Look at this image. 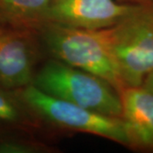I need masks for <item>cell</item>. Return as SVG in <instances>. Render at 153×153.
<instances>
[{
	"label": "cell",
	"mask_w": 153,
	"mask_h": 153,
	"mask_svg": "<svg viewBox=\"0 0 153 153\" xmlns=\"http://www.w3.org/2000/svg\"><path fill=\"white\" fill-rule=\"evenodd\" d=\"M45 55L105 79L120 94L125 88L111 56L102 29L89 30L53 22L37 25Z\"/></svg>",
	"instance_id": "cell-1"
},
{
	"label": "cell",
	"mask_w": 153,
	"mask_h": 153,
	"mask_svg": "<svg viewBox=\"0 0 153 153\" xmlns=\"http://www.w3.org/2000/svg\"><path fill=\"white\" fill-rule=\"evenodd\" d=\"M33 86L44 93L100 114L122 117L120 95L100 76L49 58L39 66Z\"/></svg>",
	"instance_id": "cell-2"
},
{
	"label": "cell",
	"mask_w": 153,
	"mask_h": 153,
	"mask_svg": "<svg viewBox=\"0 0 153 153\" xmlns=\"http://www.w3.org/2000/svg\"><path fill=\"white\" fill-rule=\"evenodd\" d=\"M102 33L125 88L141 86L153 71V4L137 5Z\"/></svg>",
	"instance_id": "cell-3"
},
{
	"label": "cell",
	"mask_w": 153,
	"mask_h": 153,
	"mask_svg": "<svg viewBox=\"0 0 153 153\" xmlns=\"http://www.w3.org/2000/svg\"><path fill=\"white\" fill-rule=\"evenodd\" d=\"M44 126L62 131L94 134L128 146L124 123L44 93L33 84L14 89Z\"/></svg>",
	"instance_id": "cell-4"
},
{
	"label": "cell",
	"mask_w": 153,
	"mask_h": 153,
	"mask_svg": "<svg viewBox=\"0 0 153 153\" xmlns=\"http://www.w3.org/2000/svg\"><path fill=\"white\" fill-rule=\"evenodd\" d=\"M37 27L0 18V85L18 89L32 84L44 57Z\"/></svg>",
	"instance_id": "cell-5"
},
{
	"label": "cell",
	"mask_w": 153,
	"mask_h": 153,
	"mask_svg": "<svg viewBox=\"0 0 153 153\" xmlns=\"http://www.w3.org/2000/svg\"><path fill=\"white\" fill-rule=\"evenodd\" d=\"M136 7L116 0H51L39 23L53 22L73 27L100 30L115 25Z\"/></svg>",
	"instance_id": "cell-6"
},
{
	"label": "cell",
	"mask_w": 153,
	"mask_h": 153,
	"mask_svg": "<svg viewBox=\"0 0 153 153\" xmlns=\"http://www.w3.org/2000/svg\"><path fill=\"white\" fill-rule=\"evenodd\" d=\"M119 95L128 147L153 152V94L139 86L124 88Z\"/></svg>",
	"instance_id": "cell-7"
},
{
	"label": "cell",
	"mask_w": 153,
	"mask_h": 153,
	"mask_svg": "<svg viewBox=\"0 0 153 153\" xmlns=\"http://www.w3.org/2000/svg\"><path fill=\"white\" fill-rule=\"evenodd\" d=\"M43 128L15 90L0 85V131L24 130L36 134Z\"/></svg>",
	"instance_id": "cell-8"
},
{
	"label": "cell",
	"mask_w": 153,
	"mask_h": 153,
	"mask_svg": "<svg viewBox=\"0 0 153 153\" xmlns=\"http://www.w3.org/2000/svg\"><path fill=\"white\" fill-rule=\"evenodd\" d=\"M51 0H0V18L37 27Z\"/></svg>",
	"instance_id": "cell-9"
},
{
	"label": "cell",
	"mask_w": 153,
	"mask_h": 153,
	"mask_svg": "<svg viewBox=\"0 0 153 153\" xmlns=\"http://www.w3.org/2000/svg\"><path fill=\"white\" fill-rule=\"evenodd\" d=\"M57 149L24 130L0 131V153H55Z\"/></svg>",
	"instance_id": "cell-10"
},
{
	"label": "cell",
	"mask_w": 153,
	"mask_h": 153,
	"mask_svg": "<svg viewBox=\"0 0 153 153\" xmlns=\"http://www.w3.org/2000/svg\"><path fill=\"white\" fill-rule=\"evenodd\" d=\"M141 86L153 94V71H151L147 76H146Z\"/></svg>",
	"instance_id": "cell-11"
},
{
	"label": "cell",
	"mask_w": 153,
	"mask_h": 153,
	"mask_svg": "<svg viewBox=\"0 0 153 153\" xmlns=\"http://www.w3.org/2000/svg\"><path fill=\"white\" fill-rule=\"evenodd\" d=\"M117 2L126 4H134V5H143L153 4V0H116Z\"/></svg>",
	"instance_id": "cell-12"
}]
</instances>
